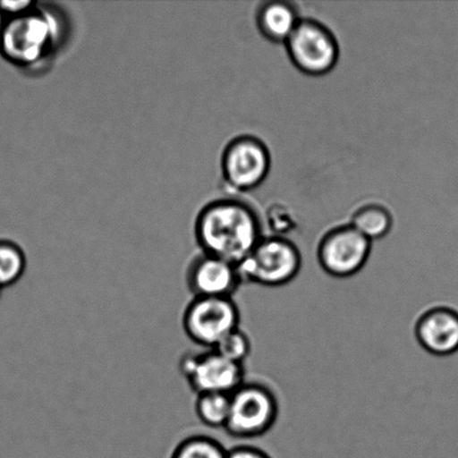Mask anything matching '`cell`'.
<instances>
[{
    "mask_svg": "<svg viewBox=\"0 0 458 458\" xmlns=\"http://www.w3.org/2000/svg\"><path fill=\"white\" fill-rule=\"evenodd\" d=\"M4 22H6V17H4L3 12L0 11V36H2Z\"/></svg>",
    "mask_w": 458,
    "mask_h": 458,
    "instance_id": "obj_20",
    "label": "cell"
},
{
    "mask_svg": "<svg viewBox=\"0 0 458 458\" xmlns=\"http://www.w3.org/2000/svg\"><path fill=\"white\" fill-rule=\"evenodd\" d=\"M227 450L217 439L206 435H192L182 439L170 458H226Z\"/></svg>",
    "mask_w": 458,
    "mask_h": 458,
    "instance_id": "obj_16",
    "label": "cell"
},
{
    "mask_svg": "<svg viewBox=\"0 0 458 458\" xmlns=\"http://www.w3.org/2000/svg\"><path fill=\"white\" fill-rule=\"evenodd\" d=\"M301 18L293 4L272 0L260 4L256 13V25L265 38L274 43H284L293 34Z\"/></svg>",
    "mask_w": 458,
    "mask_h": 458,
    "instance_id": "obj_12",
    "label": "cell"
},
{
    "mask_svg": "<svg viewBox=\"0 0 458 458\" xmlns=\"http://www.w3.org/2000/svg\"><path fill=\"white\" fill-rule=\"evenodd\" d=\"M27 258L20 244L9 240H0V287L6 289L17 284L24 276Z\"/></svg>",
    "mask_w": 458,
    "mask_h": 458,
    "instance_id": "obj_15",
    "label": "cell"
},
{
    "mask_svg": "<svg viewBox=\"0 0 458 458\" xmlns=\"http://www.w3.org/2000/svg\"><path fill=\"white\" fill-rule=\"evenodd\" d=\"M185 281L192 298H233L242 284L236 265L204 253L188 264Z\"/></svg>",
    "mask_w": 458,
    "mask_h": 458,
    "instance_id": "obj_10",
    "label": "cell"
},
{
    "mask_svg": "<svg viewBox=\"0 0 458 458\" xmlns=\"http://www.w3.org/2000/svg\"><path fill=\"white\" fill-rule=\"evenodd\" d=\"M372 242L352 225L327 232L318 245L317 258L323 272L349 278L361 271L370 258Z\"/></svg>",
    "mask_w": 458,
    "mask_h": 458,
    "instance_id": "obj_9",
    "label": "cell"
},
{
    "mask_svg": "<svg viewBox=\"0 0 458 458\" xmlns=\"http://www.w3.org/2000/svg\"><path fill=\"white\" fill-rule=\"evenodd\" d=\"M195 414L210 428L225 429L231 411V394L208 393L196 394Z\"/></svg>",
    "mask_w": 458,
    "mask_h": 458,
    "instance_id": "obj_14",
    "label": "cell"
},
{
    "mask_svg": "<svg viewBox=\"0 0 458 458\" xmlns=\"http://www.w3.org/2000/svg\"><path fill=\"white\" fill-rule=\"evenodd\" d=\"M236 267L242 283L281 287L299 276L302 255L293 242L273 235L263 237L254 250Z\"/></svg>",
    "mask_w": 458,
    "mask_h": 458,
    "instance_id": "obj_3",
    "label": "cell"
},
{
    "mask_svg": "<svg viewBox=\"0 0 458 458\" xmlns=\"http://www.w3.org/2000/svg\"><path fill=\"white\" fill-rule=\"evenodd\" d=\"M178 368L196 394H232L245 383L244 365L228 360L214 349L186 352L179 359Z\"/></svg>",
    "mask_w": 458,
    "mask_h": 458,
    "instance_id": "obj_8",
    "label": "cell"
},
{
    "mask_svg": "<svg viewBox=\"0 0 458 458\" xmlns=\"http://www.w3.org/2000/svg\"><path fill=\"white\" fill-rule=\"evenodd\" d=\"M293 65L310 76L330 73L339 61L338 40L326 25L316 20H301L285 42Z\"/></svg>",
    "mask_w": 458,
    "mask_h": 458,
    "instance_id": "obj_7",
    "label": "cell"
},
{
    "mask_svg": "<svg viewBox=\"0 0 458 458\" xmlns=\"http://www.w3.org/2000/svg\"><path fill=\"white\" fill-rule=\"evenodd\" d=\"M64 30L60 13L38 4L25 15L6 20L0 36V55L18 69H35L60 47Z\"/></svg>",
    "mask_w": 458,
    "mask_h": 458,
    "instance_id": "obj_2",
    "label": "cell"
},
{
    "mask_svg": "<svg viewBox=\"0 0 458 458\" xmlns=\"http://www.w3.org/2000/svg\"><path fill=\"white\" fill-rule=\"evenodd\" d=\"M226 458H272L267 452L251 445H238L227 450Z\"/></svg>",
    "mask_w": 458,
    "mask_h": 458,
    "instance_id": "obj_19",
    "label": "cell"
},
{
    "mask_svg": "<svg viewBox=\"0 0 458 458\" xmlns=\"http://www.w3.org/2000/svg\"><path fill=\"white\" fill-rule=\"evenodd\" d=\"M2 294H3V289H2V287H0V298H2Z\"/></svg>",
    "mask_w": 458,
    "mask_h": 458,
    "instance_id": "obj_21",
    "label": "cell"
},
{
    "mask_svg": "<svg viewBox=\"0 0 458 458\" xmlns=\"http://www.w3.org/2000/svg\"><path fill=\"white\" fill-rule=\"evenodd\" d=\"M194 233L200 253L238 265L262 240L258 213L241 199L210 201L197 215Z\"/></svg>",
    "mask_w": 458,
    "mask_h": 458,
    "instance_id": "obj_1",
    "label": "cell"
},
{
    "mask_svg": "<svg viewBox=\"0 0 458 458\" xmlns=\"http://www.w3.org/2000/svg\"><path fill=\"white\" fill-rule=\"evenodd\" d=\"M271 155L258 137L238 136L223 150L221 170L224 183L232 192L241 194L256 190L267 178Z\"/></svg>",
    "mask_w": 458,
    "mask_h": 458,
    "instance_id": "obj_6",
    "label": "cell"
},
{
    "mask_svg": "<svg viewBox=\"0 0 458 458\" xmlns=\"http://www.w3.org/2000/svg\"><path fill=\"white\" fill-rule=\"evenodd\" d=\"M240 322V308L233 298H192L182 317L187 338L204 349L216 347Z\"/></svg>",
    "mask_w": 458,
    "mask_h": 458,
    "instance_id": "obj_5",
    "label": "cell"
},
{
    "mask_svg": "<svg viewBox=\"0 0 458 458\" xmlns=\"http://www.w3.org/2000/svg\"><path fill=\"white\" fill-rule=\"evenodd\" d=\"M214 350L228 360L244 365L251 352V341L244 330L237 327L228 334Z\"/></svg>",
    "mask_w": 458,
    "mask_h": 458,
    "instance_id": "obj_17",
    "label": "cell"
},
{
    "mask_svg": "<svg viewBox=\"0 0 458 458\" xmlns=\"http://www.w3.org/2000/svg\"><path fill=\"white\" fill-rule=\"evenodd\" d=\"M417 343L426 352L447 357L458 352V312L448 307L425 310L414 327Z\"/></svg>",
    "mask_w": 458,
    "mask_h": 458,
    "instance_id": "obj_11",
    "label": "cell"
},
{
    "mask_svg": "<svg viewBox=\"0 0 458 458\" xmlns=\"http://www.w3.org/2000/svg\"><path fill=\"white\" fill-rule=\"evenodd\" d=\"M280 403L268 386L258 381H245L231 394L225 432L238 439L264 437L276 424Z\"/></svg>",
    "mask_w": 458,
    "mask_h": 458,
    "instance_id": "obj_4",
    "label": "cell"
},
{
    "mask_svg": "<svg viewBox=\"0 0 458 458\" xmlns=\"http://www.w3.org/2000/svg\"><path fill=\"white\" fill-rule=\"evenodd\" d=\"M350 225L368 240L374 242L388 235L393 227V217L383 206L366 205L353 214Z\"/></svg>",
    "mask_w": 458,
    "mask_h": 458,
    "instance_id": "obj_13",
    "label": "cell"
},
{
    "mask_svg": "<svg viewBox=\"0 0 458 458\" xmlns=\"http://www.w3.org/2000/svg\"><path fill=\"white\" fill-rule=\"evenodd\" d=\"M38 3L31 2V0H18V2L3 0V2H0V11L3 12L6 20H9V18L25 15V13L38 7Z\"/></svg>",
    "mask_w": 458,
    "mask_h": 458,
    "instance_id": "obj_18",
    "label": "cell"
}]
</instances>
